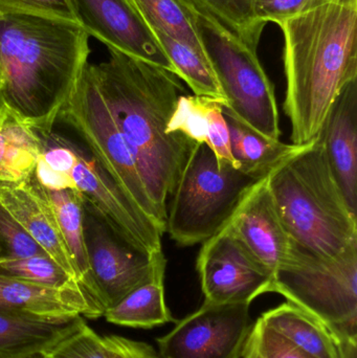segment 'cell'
<instances>
[{"label": "cell", "mask_w": 357, "mask_h": 358, "mask_svg": "<svg viewBox=\"0 0 357 358\" xmlns=\"http://www.w3.org/2000/svg\"><path fill=\"white\" fill-rule=\"evenodd\" d=\"M284 38V111L293 145L320 136L342 90L357 80V0H307L276 23Z\"/></svg>", "instance_id": "1"}, {"label": "cell", "mask_w": 357, "mask_h": 358, "mask_svg": "<svg viewBox=\"0 0 357 358\" xmlns=\"http://www.w3.org/2000/svg\"><path fill=\"white\" fill-rule=\"evenodd\" d=\"M108 60L92 63L99 87L123 132L159 218L167 224L173 193L195 143L167 134L180 78L166 69L108 48Z\"/></svg>", "instance_id": "2"}, {"label": "cell", "mask_w": 357, "mask_h": 358, "mask_svg": "<svg viewBox=\"0 0 357 358\" xmlns=\"http://www.w3.org/2000/svg\"><path fill=\"white\" fill-rule=\"evenodd\" d=\"M89 37L73 21L0 15V96L10 115L43 140L88 63Z\"/></svg>", "instance_id": "3"}, {"label": "cell", "mask_w": 357, "mask_h": 358, "mask_svg": "<svg viewBox=\"0 0 357 358\" xmlns=\"http://www.w3.org/2000/svg\"><path fill=\"white\" fill-rule=\"evenodd\" d=\"M289 239L322 257L341 254L357 240L356 215L331 170L320 136L266 178Z\"/></svg>", "instance_id": "4"}, {"label": "cell", "mask_w": 357, "mask_h": 358, "mask_svg": "<svg viewBox=\"0 0 357 358\" xmlns=\"http://www.w3.org/2000/svg\"><path fill=\"white\" fill-rule=\"evenodd\" d=\"M270 292L284 296L357 348V240L335 257L319 256L291 240Z\"/></svg>", "instance_id": "5"}, {"label": "cell", "mask_w": 357, "mask_h": 358, "mask_svg": "<svg viewBox=\"0 0 357 358\" xmlns=\"http://www.w3.org/2000/svg\"><path fill=\"white\" fill-rule=\"evenodd\" d=\"M258 181L195 144L171 194L166 231L182 246L203 243L228 224Z\"/></svg>", "instance_id": "6"}, {"label": "cell", "mask_w": 357, "mask_h": 358, "mask_svg": "<svg viewBox=\"0 0 357 358\" xmlns=\"http://www.w3.org/2000/svg\"><path fill=\"white\" fill-rule=\"evenodd\" d=\"M58 120L79 136L94 161L166 231V225L145 187L136 157L99 87L92 63L84 67Z\"/></svg>", "instance_id": "7"}, {"label": "cell", "mask_w": 357, "mask_h": 358, "mask_svg": "<svg viewBox=\"0 0 357 358\" xmlns=\"http://www.w3.org/2000/svg\"><path fill=\"white\" fill-rule=\"evenodd\" d=\"M195 14L203 48L226 96V108L263 136L280 140L276 94L258 50L214 19Z\"/></svg>", "instance_id": "8"}, {"label": "cell", "mask_w": 357, "mask_h": 358, "mask_svg": "<svg viewBox=\"0 0 357 358\" xmlns=\"http://www.w3.org/2000/svg\"><path fill=\"white\" fill-rule=\"evenodd\" d=\"M249 304H203L156 340L161 358H240L254 327Z\"/></svg>", "instance_id": "9"}, {"label": "cell", "mask_w": 357, "mask_h": 358, "mask_svg": "<svg viewBox=\"0 0 357 358\" xmlns=\"http://www.w3.org/2000/svg\"><path fill=\"white\" fill-rule=\"evenodd\" d=\"M75 155L71 176L75 189L83 197L85 208L133 248L150 255L161 252V238L165 231L128 197L92 155H86L77 144Z\"/></svg>", "instance_id": "10"}, {"label": "cell", "mask_w": 357, "mask_h": 358, "mask_svg": "<svg viewBox=\"0 0 357 358\" xmlns=\"http://www.w3.org/2000/svg\"><path fill=\"white\" fill-rule=\"evenodd\" d=\"M84 231L90 281L103 311L150 281L161 252L150 255L133 248L86 208Z\"/></svg>", "instance_id": "11"}, {"label": "cell", "mask_w": 357, "mask_h": 358, "mask_svg": "<svg viewBox=\"0 0 357 358\" xmlns=\"http://www.w3.org/2000/svg\"><path fill=\"white\" fill-rule=\"evenodd\" d=\"M196 268L205 302L249 304L272 292L270 275L256 263L228 227L203 242Z\"/></svg>", "instance_id": "12"}, {"label": "cell", "mask_w": 357, "mask_h": 358, "mask_svg": "<svg viewBox=\"0 0 357 358\" xmlns=\"http://www.w3.org/2000/svg\"><path fill=\"white\" fill-rule=\"evenodd\" d=\"M88 35L107 48L155 65L175 75L151 29L128 0H71ZM176 76V75H175Z\"/></svg>", "instance_id": "13"}, {"label": "cell", "mask_w": 357, "mask_h": 358, "mask_svg": "<svg viewBox=\"0 0 357 358\" xmlns=\"http://www.w3.org/2000/svg\"><path fill=\"white\" fill-rule=\"evenodd\" d=\"M226 227L272 281L291 239L277 212L266 178L252 187Z\"/></svg>", "instance_id": "14"}, {"label": "cell", "mask_w": 357, "mask_h": 358, "mask_svg": "<svg viewBox=\"0 0 357 358\" xmlns=\"http://www.w3.org/2000/svg\"><path fill=\"white\" fill-rule=\"evenodd\" d=\"M0 313L50 320L98 319L104 315L82 286L45 287L1 273Z\"/></svg>", "instance_id": "15"}, {"label": "cell", "mask_w": 357, "mask_h": 358, "mask_svg": "<svg viewBox=\"0 0 357 358\" xmlns=\"http://www.w3.org/2000/svg\"><path fill=\"white\" fill-rule=\"evenodd\" d=\"M331 170L350 210L357 213V80L333 103L320 134Z\"/></svg>", "instance_id": "16"}, {"label": "cell", "mask_w": 357, "mask_h": 358, "mask_svg": "<svg viewBox=\"0 0 357 358\" xmlns=\"http://www.w3.org/2000/svg\"><path fill=\"white\" fill-rule=\"evenodd\" d=\"M0 203L16 218L45 254L79 283L73 257L60 227L31 178L0 189Z\"/></svg>", "instance_id": "17"}, {"label": "cell", "mask_w": 357, "mask_h": 358, "mask_svg": "<svg viewBox=\"0 0 357 358\" xmlns=\"http://www.w3.org/2000/svg\"><path fill=\"white\" fill-rule=\"evenodd\" d=\"M259 320L310 358H356L357 348L346 345L325 324L291 303L266 311Z\"/></svg>", "instance_id": "18"}, {"label": "cell", "mask_w": 357, "mask_h": 358, "mask_svg": "<svg viewBox=\"0 0 357 358\" xmlns=\"http://www.w3.org/2000/svg\"><path fill=\"white\" fill-rule=\"evenodd\" d=\"M224 106L226 103L217 99L180 94L168 123L167 134H180L195 144H205L220 163H230L235 167Z\"/></svg>", "instance_id": "19"}, {"label": "cell", "mask_w": 357, "mask_h": 358, "mask_svg": "<svg viewBox=\"0 0 357 358\" xmlns=\"http://www.w3.org/2000/svg\"><path fill=\"white\" fill-rule=\"evenodd\" d=\"M222 111L228 124L235 167L257 180L268 178L282 162L304 146L268 138L241 121L226 106Z\"/></svg>", "instance_id": "20"}, {"label": "cell", "mask_w": 357, "mask_h": 358, "mask_svg": "<svg viewBox=\"0 0 357 358\" xmlns=\"http://www.w3.org/2000/svg\"><path fill=\"white\" fill-rule=\"evenodd\" d=\"M166 261L163 252L157 256L154 273L150 281L128 294L121 302L106 309L107 322L123 327L152 329L168 323H176L165 298Z\"/></svg>", "instance_id": "21"}, {"label": "cell", "mask_w": 357, "mask_h": 358, "mask_svg": "<svg viewBox=\"0 0 357 358\" xmlns=\"http://www.w3.org/2000/svg\"><path fill=\"white\" fill-rule=\"evenodd\" d=\"M31 180L38 191L45 198L56 218L67 248L73 257L79 283L92 301L100 307L94 299V289L90 281L89 263L84 231L85 202L83 197L77 189H50L38 185L33 176Z\"/></svg>", "instance_id": "22"}, {"label": "cell", "mask_w": 357, "mask_h": 358, "mask_svg": "<svg viewBox=\"0 0 357 358\" xmlns=\"http://www.w3.org/2000/svg\"><path fill=\"white\" fill-rule=\"evenodd\" d=\"M75 319L50 320L0 313V358L41 355Z\"/></svg>", "instance_id": "23"}, {"label": "cell", "mask_w": 357, "mask_h": 358, "mask_svg": "<svg viewBox=\"0 0 357 358\" xmlns=\"http://www.w3.org/2000/svg\"><path fill=\"white\" fill-rule=\"evenodd\" d=\"M44 140L12 115L0 126V180L15 185L33 176Z\"/></svg>", "instance_id": "24"}, {"label": "cell", "mask_w": 357, "mask_h": 358, "mask_svg": "<svg viewBox=\"0 0 357 358\" xmlns=\"http://www.w3.org/2000/svg\"><path fill=\"white\" fill-rule=\"evenodd\" d=\"M169 59L175 75L194 96L217 99L226 103L215 71L207 54L161 31H151Z\"/></svg>", "instance_id": "25"}, {"label": "cell", "mask_w": 357, "mask_h": 358, "mask_svg": "<svg viewBox=\"0 0 357 358\" xmlns=\"http://www.w3.org/2000/svg\"><path fill=\"white\" fill-rule=\"evenodd\" d=\"M151 31H161L205 52L196 14L182 0H128Z\"/></svg>", "instance_id": "26"}, {"label": "cell", "mask_w": 357, "mask_h": 358, "mask_svg": "<svg viewBox=\"0 0 357 358\" xmlns=\"http://www.w3.org/2000/svg\"><path fill=\"white\" fill-rule=\"evenodd\" d=\"M193 12L210 17L258 50L266 25L258 20L256 0H182Z\"/></svg>", "instance_id": "27"}, {"label": "cell", "mask_w": 357, "mask_h": 358, "mask_svg": "<svg viewBox=\"0 0 357 358\" xmlns=\"http://www.w3.org/2000/svg\"><path fill=\"white\" fill-rule=\"evenodd\" d=\"M0 273L45 287L81 286L48 255L0 259Z\"/></svg>", "instance_id": "28"}, {"label": "cell", "mask_w": 357, "mask_h": 358, "mask_svg": "<svg viewBox=\"0 0 357 358\" xmlns=\"http://www.w3.org/2000/svg\"><path fill=\"white\" fill-rule=\"evenodd\" d=\"M41 358H108L103 336L78 317L67 329L40 355Z\"/></svg>", "instance_id": "29"}, {"label": "cell", "mask_w": 357, "mask_h": 358, "mask_svg": "<svg viewBox=\"0 0 357 358\" xmlns=\"http://www.w3.org/2000/svg\"><path fill=\"white\" fill-rule=\"evenodd\" d=\"M0 242L4 258H27L45 254L37 242L27 234L22 225L0 203ZM46 255V254H45Z\"/></svg>", "instance_id": "30"}, {"label": "cell", "mask_w": 357, "mask_h": 358, "mask_svg": "<svg viewBox=\"0 0 357 358\" xmlns=\"http://www.w3.org/2000/svg\"><path fill=\"white\" fill-rule=\"evenodd\" d=\"M245 348L256 358H310L289 341L266 327L260 320L254 324Z\"/></svg>", "instance_id": "31"}, {"label": "cell", "mask_w": 357, "mask_h": 358, "mask_svg": "<svg viewBox=\"0 0 357 358\" xmlns=\"http://www.w3.org/2000/svg\"><path fill=\"white\" fill-rule=\"evenodd\" d=\"M29 14L79 23L71 0H0V15Z\"/></svg>", "instance_id": "32"}, {"label": "cell", "mask_w": 357, "mask_h": 358, "mask_svg": "<svg viewBox=\"0 0 357 358\" xmlns=\"http://www.w3.org/2000/svg\"><path fill=\"white\" fill-rule=\"evenodd\" d=\"M108 358H161L151 345L119 336H103Z\"/></svg>", "instance_id": "33"}, {"label": "cell", "mask_w": 357, "mask_h": 358, "mask_svg": "<svg viewBox=\"0 0 357 358\" xmlns=\"http://www.w3.org/2000/svg\"><path fill=\"white\" fill-rule=\"evenodd\" d=\"M307 0H256V15L260 22L277 23L297 13Z\"/></svg>", "instance_id": "34"}, {"label": "cell", "mask_w": 357, "mask_h": 358, "mask_svg": "<svg viewBox=\"0 0 357 358\" xmlns=\"http://www.w3.org/2000/svg\"><path fill=\"white\" fill-rule=\"evenodd\" d=\"M10 117V110L8 107L4 104L3 100H2L1 96H0V126Z\"/></svg>", "instance_id": "35"}, {"label": "cell", "mask_w": 357, "mask_h": 358, "mask_svg": "<svg viewBox=\"0 0 357 358\" xmlns=\"http://www.w3.org/2000/svg\"><path fill=\"white\" fill-rule=\"evenodd\" d=\"M243 358H256L255 355L249 349L245 348V351H243Z\"/></svg>", "instance_id": "36"}, {"label": "cell", "mask_w": 357, "mask_h": 358, "mask_svg": "<svg viewBox=\"0 0 357 358\" xmlns=\"http://www.w3.org/2000/svg\"><path fill=\"white\" fill-rule=\"evenodd\" d=\"M6 256V252H4L3 246H2L1 242H0V259L4 258Z\"/></svg>", "instance_id": "37"}, {"label": "cell", "mask_w": 357, "mask_h": 358, "mask_svg": "<svg viewBox=\"0 0 357 358\" xmlns=\"http://www.w3.org/2000/svg\"><path fill=\"white\" fill-rule=\"evenodd\" d=\"M8 185H10V183L4 182V181L0 180V189H2V187H8Z\"/></svg>", "instance_id": "38"}, {"label": "cell", "mask_w": 357, "mask_h": 358, "mask_svg": "<svg viewBox=\"0 0 357 358\" xmlns=\"http://www.w3.org/2000/svg\"><path fill=\"white\" fill-rule=\"evenodd\" d=\"M22 358H41V357H40V355H34V357H22Z\"/></svg>", "instance_id": "39"}]
</instances>
